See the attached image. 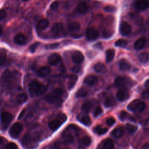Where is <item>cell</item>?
Returning <instances> with one entry per match:
<instances>
[{
  "instance_id": "5",
  "label": "cell",
  "mask_w": 149,
  "mask_h": 149,
  "mask_svg": "<svg viewBox=\"0 0 149 149\" xmlns=\"http://www.w3.org/2000/svg\"><path fill=\"white\" fill-rule=\"evenodd\" d=\"M131 81L130 79L126 77H118L115 81V86L121 89H126L128 86H131Z\"/></svg>"
},
{
  "instance_id": "40",
  "label": "cell",
  "mask_w": 149,
  "mask_h": 149,
  "mask_svg": "<svg viewBox=\"0 0 149 149\" xmlns=\"http://www.w3.org/2000/svg\"><path fill=\"white\" fill-rule=\"evenodd\" d=\"M104 11H105L106 12H108V13H113L117 11V8L112 5H108L106 6L104 8Z\"/></svg>"
},
{
  "instance_id": "54",
  "label": "cell",
  "mask_w": 149,
  "mask_h": 149,
  "mask_svg": "<svg viewBox=\"0 0 149 149\" xmlns=\"http://www.w3.org/2000/svg\"><path fill=\"white\" fill-rule=\"evenodd\" d=\"M144 86L147 88H149V79L147 80L144 83Z\"/></svg>"
},
{
  "instance_id": "34",
  "label": "cell",
  "mask_w": 149,
  "mask_h": 149,
  "mask_svg": "<svg viewBox=\"0 0 149 149\" xmlns=\"http://www.w3.org/2000/svg\"><path fill=\"white\" fill-rule=\"evenodd\" d=\"M31 137L29 135L27 134V135H25L22 138V143L23 146H27L28 145L30 144V143H31Z\"/></svg>"
},
{
  "instance_id": "15",
  "label": "cell",
  "mask_w": 149,
  "mask_h": 149,
  "mask_svg": "<svg viewBox=\"0 0 149 149\" xmlns=\"http://www.w3.org/2000/svg\"><path fill=\"white\" fill-rule=\"evenodd\" d=\"M129 93L126 89H121L117 93V97L119 101H123L129 97Z\"/></svg>"
},
{
  "instance_id": "41",
  "label": "cell",
  "mask_w": 149,
  "mask_h": 149,
  "mask_svg": "<svg viewBox=\"0 0 149 149\" xmlns=\"http://www.w3.org/2000/svg\"><path fill=\"white\" fill-rule=\"evenodd\" d=\"M119 117L121 121H125V120H128V118H129V115L126 113V112L123 111H121L120 113Z\"/></svg>"
},
{
  "instance_id": "20",
  "label": "cell",
  "mask_w": 149,
  "mask_h": 149,
  "mask_svg": "<svg viewBox=\"0 0 149 149\" xmlns=\"http://www.w3.org/2000/svg\"><path fill=\"white\" fill-rule=\"evenodd\" d=\"M62 137L64 140L68 143H72L74 140V137L73 135L68 129H66L63 132Z\"/></svg>"
},
{
  "instance_id": "18",
  "label": "cell",
  "mask_w": 149,
  "mask_h": 149,
  "mask_svg": "<svg viewBox=\"0 0 149 149\" xmlns=\"http://www.w3.org/2000/svg\"><path fill=\"white\" fill-rule=\"evenodd\" d=\"M50 72V68L47 66H42L37 71V74L40 77H45L47 76Z\"/></svg>"
},
{
  "instance_id": "25",
  "label": "cell",
  "mask_w": 149,
  "mask_h": 149,
  "mask_svg": "<svg viewBox=\"0 0 149 149\" xmlns=\"http://www.w3.org/2000/svg\"><path fill=\"white\" fill-rule=\"evenodd\" d=\"M102 146L104 149H113L114 147V144L113 140L109 139H105L103 141Z\"/></svg>"
},
{
  "instance_id": "52",
  "label": "cell",
  "mask_w": 149,
  "mask_h": 149,
  "mask_svg": "<svg viewBox=\"0 0 149 149\" xmlns=\"http://www.w3.org/2000/svg\"><path fill=\"white\" fill-rule=\"evenodd\" d=\"M25 109H23L22 110V111L21 112V113H20V115L19 116V117H18V119H21L22 118V117L24 116V114H25Z\"/></svg>"
},
{
  "instance_id": "4",
  "label": "cell",
  "mask_w": 149,
  "mask_h": 149,
  "mask_svg": "<svg viewBox=\"0 0 149 149\" xmlns=\"http://www.w3.org/2000/svg\"><path fill=\"white\" fill-rule=\"evenodd\" d=\"M51 31L55 37H62L66 36L64 25L61 23H56L53 25Z\"/></svg>"
},
{
  "instance_id": "21",
  "label": "cell",
  "mask_w": 149,
  "mask_h": 149,
  "mask_svg": "<svg viewBox=\"0 0 149 149\" xmlns=\"http://www.w3.org/2000/svg\"><path fill=\"white\" fill-rule=\"evenodd\" d=\"M77 10L79 14H85L88 11L89 7L85 3L82 2V3H79V5H78Z\"/></svg>"
},
{
  "instance_id": "9",
  "label": "cell",
  "mask_w": 149,
  "mask_h": 149,
  "mask_svg": "<svg viewBox=\"0 0 149 149\" xmlns=\"http://www.w3.org/2000/svg\"><path fill=\"white\" fill-rule=\"evenodd\" d=\"M120 31L122 36H127L131 33L132 31V28L129 23L123 21L120 25Z\"/></svg>"
},
{
  "instance_id": "31",
  "label": "cell",
  "mask_w": 149,
  "mask_h": 149,
  "mask_svg": "<svg viewBox=\"0 0 149 149\" xmlns=\"http://www.w3.org/2000/svg\"><path fill=\"white\" fill-rule=\"evenodd\" d=\"M27 100V96L26 94L22 93L16 97V101L19 104H23Z\"/></svg>"
},
{
  "instance_id": "11",
  "label": "cell",
  "mask_w": 149,
  "mask_h": 149,
  "mask_svg": "<svg viewBox=\"0 0 149 149\" xmlns=\"http://www.w3.org/2000/svg\"><path fill=\"white\" fill-rule=\"evenodd\" d=\"M12 115L8 112H3L1 113V123L3 125H8L12 120Z\"/></svg>"
},
{
  "instance_id": "46",
  "label": "cell",
  "mask_w": 149,
  "mask_h": 149,
  "mask_svg": "<svg viewBox=\"0 0 149 149\" xmlns=\"http://www.w3.org/2000/svg\"><path fill=\"white\" fill-rule=\"evenodd\" d=\"M5 149H18L17 145L14 143H10L5 146Z\"/></svg>"
},
{
  "instance_id": "22",
  "label": "cell",
  "mask_w": 149,
  "mask_h": 149,
  "mask_svg": "<svg viewBox=\"0 0 149 149\" xmlns=\"http://www.w3.org/2000/svg\"><path fill=\"white\" fill-rule=\"evenodd\" d=\"M49 25V22L47 19H41L37 25V28L39 30H45Z\"/></svg>"
},
{
  "instance_id": "33",
  "label": "cell",
  "mask_w": 149,
  "mask_h": 149,
  "mask_svg": "<svg viewBox=\"0 0 149 149\" xmlns=\"http://www.w3.org/2000/svg\"><path fill=\"white\" fill-rule=\"evenodd\" d=\"M92 108V103L90 101H87L85 103L82 107V110L85 113H89Z\"/></svg>"
},
{
  "instance_id": "49",
  "label": "cell",
  "mask_w": 149,
  "mask_h": 149,
  "mask_svg": "<svg viewBox=\"0 0 149 149\" xmlns=\"http://www.w3.org/2000/svg\"><path fill=\"white\" fill-rule=\"evenodd\" d=\"M141 96L144 99H147V98H149V89H146L145 90L142 94H141Z\"/></svg>"
},
{
  "instance_id": "7",
  "label": "cell",
  "mask_w": 149,
  "mask_h": 149,
  "mask_svg": "<svg viewBox=\"0 0 149 149\" xmlns=\"http://www.w3.org/2000/svg\"><path fill=\"white\" fill-rule=\"evenodd\" d=\"M99 33L98 30L94 27H89L86 31V39L89 41H94L98 39Z\"/></svg>"
},
{
  "instance_id": "24",
  "label": "cell",
  "mask_w": 149,
  "mask_h": 149,
  "mask_svg": "<svg viewBox=\"0 0 149 149\" xmlns=\"http://www.w3.org/2000/svg\"><path fill=\"white\" fill-rule=\"evenodd\" d=\"M68 28L70 31H77L81 29V25L78 22H72L68 25Z\"/></svg>"
},
{
  "instance_id": "30",
  "label": "cell",
  "mask_w": 149,
  "mask_h": 149,
  "mask_svg": "<svg viewBox=\"0 0 149 149\" xmlns=\"http://www.w3.org/2000/svg\"><path fill=\"white\" fill-rule=\"evenodd\" d=\"M139 59L142 63H147L149 62V53L147 52L141 53L139 56Z\"/></svg>"
},
{
  "instance_id": "10",
  "label": "cell",
  "mask_w": 149,
  "mask_h": 149,
  "mask_svg": "<svg viewBox=\"0 0 149 149\" xmlns=\"http://www.w3.org/2000/svg\"><path fill=\"white\" fill-rule=\"evenodd\" d=\"M84 56L82 53L79 51L74 52L72 55V61L76 64H81L84 61Z\"/></svg>"
},
{
  "instance_id": "29",
  "label": "cell",
  "mask_w": 149,
  "mask_h": 149,
  "mask_svg": "<svg viewBox=\"0 0 149 149\" xmlns=\"http://www.w3.org/2000/svg\"><path fill=\"white\" fill-rule=\"evenodd\" d=\"M108 131V129L106 128H102L101 126L98 125L94 127L93 129V132L99 135H102L105 134Z\"/></svg>"
},
{
  "instance_id": "1",
  "label": "cell",
  "mask_w": 149,
  "mask_h": 149,
  "mask_svg": "<svg viewBox=\"0 0 149 149\" xmlns=\"http://www.w3.org/2000/svg\"><path fill=\"white\" fill-rule=\"evenodd\" d=\"M46 86L40 83L39 81H32L29 85L28 90L31 96H40L46 91Z\"/></svg>"
},
{
  "instance_id": "2",
  "label": "cell",
  "mask_w": 149,
  "mask_h": 149,
  "mask_svg": "<svg viewBox=\"0 0 149 149\" xmlns=\"http://www.w3.org/2000/svg\"><path fill=\"white\" fill-rule=\"evenodd\" d=\"M128 109L131 111H142L146 108V104L139 100H135L131 102L128 106Z\"/></svg>"
},
{
  "instance_id": "28",
  "label": "cell",
  "mask_w": 149,
  "mask_h": 149,
  "mask_svg": "<svg viewBox=\"0 0 149 149\" xmlns=\"http://www.w3.org/2000/svg\"><path fill=\"white\" fill-rule=\"evenodd\" d=\"M94 69L97 73H104L106 72V68L102 63H98L94 66Z\"/></svg>"
},
{
  "instance_id": "36",
  "label": "cell",
  "mask_w": 149,
  "mask_h": 149,
  "mask_svg": "<svg viewBox=\"0 0 149 149\" xmlns=\"http://www.w3.org/2000/svg\"><path fill=\"white\" fill-rule=\"evenodd\" d=\"M92 143V139L89 136L84 137L81 140V144L83 146H89Z\"/></svg>"
},
{
  "instance_id": "35",
  "label": "cell",
  "mask_w": 149,
  "mask_h": 149,
  "mask_svg": "<svg viewBox=\"0 0 149 149\" xmlns=\"http://www.w3.org/2000/svg\"><path fill=\"white\" fill-rule=\"evenodd\" d=\"M116 104V101L112 97H109L106 99L104 103V105L105 107H111Z\"/></svg>"
},
{
  "instance_id": "3",
  "label": "cell",
  "mask_w": 149,
  "mask_h": 149,
  "mask_svg": "<svg viewBox=\"0 0 149 149\" xmlns=\"http://www.w3.org/2000/svg\"><path fill=\"white\" fill-rule=\"evenodd\" d=\"M64 94V90L61 88H57L53 90L51 93L47 96L46 100L47 101L53 103L59 98Z\"/></svg>"
},
{
  "instance_id": "8",
  "label": "cell",
  "mask_w": 149,
  "mask_h": 149,
  "mask_svg": "<svg viewBox=\"0 0 149 149\" xmlns=\"http://www.w3.org/2000/svg\"><path fill=\"white\" fill-rule=\"evenodd\" d=\"M135 8L139 11H144L149 7L148 0H137L135 3Z\"/></svg>"
},
{
  "instance_id": "26",
  "label": "cell",
  "mask_w": 149,
  "mask_h": 149,
  "mask_svg": "<svg viewBox=\"0 0 149 149\" xmlns=\"http://www.w3.org/2000/svg\"><path fill=\"white\" fill-rule=\"evenodd\" d=\"M120 68L122 71H127L131 69V65L125 59H121L120 61Z\"/></svg>"
},
{
  "instance_id": "55",
  "label": "cell",
  "mask_w": 149,
  "mask_h": 149,
  "mask_svg": "<svg viewBox=\"0 0 149 149\" xmlns=\"http://www.w3.org/2000/svg\"><path fill=\"white\" fill-rule=\"evenodd\" d=\"M0 29H1V36H2V35H3V27H1V28H0Z\"/></svg>"
},
{
  "instance_id": "44",
  "label": "cell",
  "mask_w": 149,
  "mask_h": 149,
  "mask_svg": "<svg viewBox=\"0 0 149 149\" xmlns=\"http://www.w3.org/2000/svg\"><path fill=\"white\" fill-rule=\"evenodd\" d=\"M59 47V43H53V44H50L48 45H46L45 48L47 50H53L56 49Z\"/></svg>"
},
{
  "instance_id": "51",
  "label": "cell",
  "mask_w": 149,
  "mask_h": 149,
  "mask_svg": "<svg viewBox=\"0 0 149 149\" xmlns=\"http://www.w3.org/2000/svg\"><path fill=\"white\" fill-rule=\"evenodd\" d=\"M81 70V67L79 66H74L72 68V70L73 72L75 73H78Z\"/></svg>"
},
{
  "instance_id": "45",
  "label": "cell",
  "mask_w": 149,
  "mask_h": 149,
  "mask_svg": "<svg viewBox=\"0 0 149 149\" xmlns=\"http://www.w3.org/2000/svg\"><path fill=\"white\" fill-rule=\"evenodd\" d=\"M116 122V120L114 118H109L106 121V124L108 126H112Z\"/></svg>"
},
{
  "instance_id": "38",
  "label": "cell",
  "mask_w": 149,
  "mask_h": 149,
  "mask_svg": "<svg viewBox=\"0 0 149 149\" xmlns=\"http://www.w3.org/2000/svg\"><path fill=\"white\" fill-rule=\"evenodd\" d=\"M87 94V92L85 89L81 88L78 90L76 93V96L77 97H86Z\"/></svg>"
},
{
  "instance_id": "27",
  "label": "cell",
  "mask_w": 149,
  "mask_h": 149,
  "mask_svg": "<svg viewBox=\"0 0 149 149\" xmlns=\"http://www.w3.org/2000/svg\"><path fill=\"white\" fill-rule=\"evenodd\" d=\"M115 56V50L113 49H109L106 51V61L110 62L113 60Z\"/></svg>"
},
{
  "instance_id": "12",
  "label": "cell",
  "mask_w": 149,
  "mask_h": 149,
  "mask_svg": "<svg viewBox=\"0 0 149 149\" xmlns=\"http://www.w3.org/2000/svg\"><path fill=\"white\" fill-rule=\"evenodd\" d=\"M77 119L82 124L86 126H89L91 124V120L86 113H81L77 117Z\"/></svg>"
},
{
  "instance_id": "42",
  "label": "cell",
  "mask_w": 149,
  "mask_h": 149,
  "mask_svg": "<svg viewBox=\"0 0 149 149\" xmlns=\"http://www.w3.org/2000/svg\"><path fill=\"white\" fill-rule=\"evenodd\" d=\"M39 45H40V43H39V42H36V43H34V44H31V45L30 46V48H29L30 51L31 53H34L35 51L36 50V49H37V47H39Z\"/></svg>"
},
{
  "instance_id": "13",
  "label": "cell",
  "mask_w": 149,
  "mask_h": 149,
  "mask_svg": "<svg viewBox=\"0 0 149 149\" xmlns=\"http://www.w3.org/2000/svg\"><path fill=\"white\" fill-rule=\"evenodd\" d=\"M48 61L49 64L51 65H57L61 61V57L59 54L54 53L49 57Z\"/></svg>"
},
{
  "instance_id": "37",
  "label": "cell",
  "mask_w": 149,
  "mask_h": 149,
  "mask_svg": "<svg viewBox=\"0 0 149 149\" xmlns=\"http://www.w3.org/2000/svg\"><path fill=\"white\" fill-rule=\"evenodd\" d=\"M126 128L128 132L131 134L134 133L137 129V127L136 126L133 125L132 124H128L126 125Z\"/></svg>"
},
{
  "instance_id": "47",
  "label": "cell",
  "mask_w": 149,
  "mask_h": 149,
  "mask_svg": "<svg viewBox=\"0 0 149 149\" xmlns=\"http://www.w3.org/2000/svg\"><path fill=\"white\" fill-rule=\"evenodd\" d=\"M5 61H6V54L5 53L1 52V55H0V63H1V65H3Z\"/></svg>"
},
{
  "instance_id": "17",
  "label": "cell",
  "mask_w": 149,
  "mask_h": 149,
  "mask_svg": "<svg viewBox=\"0 0 149 149\" xmlns=\"http://www.w3.org/2000/svg\"><path fill=\"white\" fill-rule=\"evenodd\" d=\"M83 82L86 85L92 86L95 85L97 83L98 79L97 77L94 75H89L85 78Z\"/></svg>"
},
{
  "instance_id": "48",
  "label": "cell",
  "mask_w": 149,
  "mask_h": 149,
  "mask_svg": "<svg viewBox=\"0 0 149 149\" xmlns=\"http://www.w3.org/2000/svg\"><path fill=\"white\" fill-rule=\"evenodd\" d=\"M59 7V1H54L51 6H50V8L52 10H54V11H55L58 9Z\"/></svg>"
},
{
  "instance_id": "39",
  "label": "cell",
  "mask_w": 149,
  "mask_h": 149,
  "mask_svg": "<svg viewBox=\"0 0 149 149\" xmlns=\"http://www.w3.org/2000/svg\"><path fill=\"white\" fill-rule=\"evenodd\" d=\"M127 44L128 42L124 39H119L116 42V46L120 47H125Z\"/></svg>"
},
{
  "instance_id": "32",
  "label": "cell",
  "mask_w": 149,
  "mask_h": 149,
  "mask_svg": "<svg viewBox=\"0 0 149 149\" xmlns=\"http://www.w3.org/2000/svg\"><path fill=\"white\" fill-rule=\"evenodd\" d=\"M77 79H78V77L77 76L71 75L70 77V80H69V84H68V89H70V90L72 89L73 87V86L75 85Z\"/></svg>"
},
{
  "instance_id": "50",
  "label": "cell",
  "mask_w": 149,
  "mask_h": 149,
  "mask_svg": "<svg viewBox=\"0 0 149 149\" xmlns=\"http://www.w3.org/2000/svg\"><path fill=\"white\" fill-rule=\"evenodd\" d=\"M6 16V12L4 10H1L0 12V19L3 20Z\"/></svg>"
},
{
  "instance_id": "56",
  "label": "cell",
  "mask_w": 149,
  "mask_h": 149,
  "mask_svg": "<svg viewBox=\"0 0 149 149\" xmlns=\"http://www.w3.org/2000/svg\"><path fill=\"white\" fill-rule=\"evenodd\" d=\"M29 0H23V1H27Z\"/></svg>"
},
{
  "instance_id": "6",
  "label": "cell",
  "mask_w": 149,
  "mask_h": 149,
  "mask_svg": "<svg viewBox=\"0 0 149 149\" xmlns=\"http://www.w3.org/2000/svg\"><path fill=\"white\" fill-rule=\"evenodd\" d=\"M23 131V126L21 124L16 122L14 124L10 131V135L13 138H16Z\"/></svg>"
},
{
  "instance_id": "43",
  "label": "cell",
  "mask_w": 149,
  "mask_h": 149,
  "mask_svg": "<svg viewBox=\"0 0 149 149\" xmlns=\"http://www.w3.org/2000/svg\"><path fill=\"white\" fill-rule=\"evenodd\" d=\"M102 112H103L102 108L100 107H97L93 112V115L95 117H97L102 113Z\"/></svg>"
},
{
  "instance_id": "16",
  "label": "cell",
  "mask_w": 149,
  "mask_h": 149,
  "mask_svg": "<svg viewBox=\"0 0 149 149\" xmlns=\"http://www.w3.org/2000/svg\"><path fill=\"white\" fill-rule=\"evenodd\" d=\"M62 124L63 122L59 118H57V120H54L51 121L49 124V126L51 131H55L57 130Z\"/></svg>"
},
{
  "instance_id": "53",
  "label": "cell",
  "mask_w": 149,
  "mask_h": 149,
  "mask_svg": "<svg viewBox=\"0 0 149 149\" xmlns=\"http://www.w3.org/2000/svg\"><path fill=\"white\" fill-rule=\"evenodd\" d=\"M94 47L97 48V49H103V46H102V45H101V43H97V44H96L94 46Z\"/></svg>"
},
{
  "instance_id": "14",
  "label": "cell",
  "mask_w": 149,
  "mask_h": 149,
  "mask_svg": "<svg viewBox=\"0 0 149 149\" xmlns=\"http://www.w3.org/2000/svg\"><path fill=\"white\" fill-rule=\"evenodd\" d=\"M27 37L23 34L19 33L18 34L14 39V42L16 44L19 46L25 45L27 43Z\"/></svg>"
},
{
  "instance_id": "23",
  "label": "cell",
  "mask_w": 149,
  "mask_h": 149,
  "mask_svg": "<svg viewBox=\"0 0 149 149\" xmlns=\"http://www.w3.org/2000/svg\"><path fill=\"white\" fill-rule=\"evenodd\" d=\"M146 40L145 38H140L134 44V47L137 50H140L142 49L145 46Z\"/></svg>"
},
{
  "instance_id": "19",
  "label": "cell",
  "mask_w": 149,
  "mask_h": 149,
  "mask_svg": "<svg viewBox=\"0 0 149 149\" xmlns=\"http://www.w3.org/2000/svg\"><path fill=\"white\" fill-rule=\"evenodd\" d=\"M124 134V129L122 127L119 126L115 128L111 132V135L115 138H120Z\"/></svg>"
}]
</instances>
